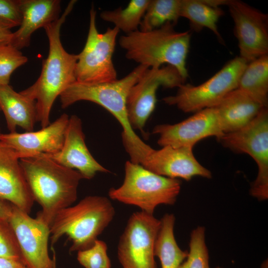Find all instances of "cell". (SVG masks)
<instances>
[{
	"label": "cell",
	"instance_id": "cell-33",
	"mask_svg": "<svg viewBox=\"0 0 268 268\" xmlns=\"http://www.w3.org/2000/svg\"><path fill=\"white\" fill-rule=\"evenodd\" d=\"M11 212V204L0 200V220L8 222Z\"/></svg>",
	"mask_w": 268,
	"mask_h": 268
},
{
	"label": "cell",
	"instance_id": "cell-1",
	"mask_svg": "<svg viewBox=\"0 0 268 268\" xmlns=\"http://www.w3.org/2000/svg\"><path fill=\"white\" fill-rule=\"evenodd\" d=\"M147 68L138 65L125 77L110 82L88 83L76 81L60 96L62 108L85 100L96 103L108 111L123 128V143L130 161L139 164L153 148L144 142L132 128L127 113V99L132 87Z\"/></svg>",
	"mask_w": 268,
	"mask_h": 268
},
{
	"label": "cell",
	"instance_id": "cell-14",
	"mask_svg": "<svg viewBox=\"0 0 268 268\" xmlns=\"http://www.w3.org/2000/svg\"><path fill=\"white\" fill-rule=\"evenodd\" d=\"M153 134L159 135L161 146L175 148H193L202 139L215 136L219 140L224 134L215 107L199 111L177 124L157 125Z\"/></svg>",
	"mask_w": 268,
	"mask_h": 268
},
{
	"label": "cell",
	"instance_id": "cell-2",
	"mask_svg": "<svg viewBox=\"0 0 268 268\" xmlns=\"http://www.w3.org/2000/svg\"><path fill=\"white\" fill-rule=\"evenodd\" d=\"M76 0H71L62 15L44 27L49 40V53L43 61L40 75L31 86L20 92L35 100L37 122L42 128L50 123L53 105L58 96L76 81L77 54H70L63 47L60 38L62 25L71 11Z\"/></svg>",
	"mask_w": 268,
	"mask_h": 268
},
{
	"label": "cell",
	"instance_id": "cell-15",
	"mask_svg": "<svg viewBox=\"0 0 268 268\" xmlns=\"http://www.w3.org/2000/svg\"><path fill=\"white\" fill-rule=\"evenodd\" d=\"M69 118L64 113L37 131L0 134V141L12 148L19 159L56 153L63 146Z\"/></svg>",
	"mask_w": 268,
	"mask_h": 268
},
{
	"label": "cell",
	"instance_id": "cell-39",
	"mask_svg": "<svg viewBox=\"0 0 268 268\" xmlns=\"http://www.w3.org/2000/svg\"></svg>",
	"mask_w": 268,
	"mask_h": 268
},
{
	"label": "cell",
	"instance_id": "cell-37",
	"mask_svg": "<svg viewBox=\"0 0 268 268\" xmlns=\"http://www.w3.org/2000/svg\"><path fill=\"white\" fill-rule=\"evenodd\" d=\"M27 268V267L26 266V268Z\"/></svg>",
	"mask_w": 268,
	"mask_h": 268
},
{
	"label": "cell",
	"instance_id": "cell-28",
	"mask_svg": "<svg viewBox=\"0 0 268 268\" xmlns=\"http://www.w3.org/2000/svg\"><path fill=\"white\" fill-rule=\"evenodd\" d=\"M28 61L21 52L9 44H0V85L9 84L10 76Z\"/></svg>",
	"mask_w": 268,
	"mask_h": 268
},
{
	"label": "cell",
	"instance_id": "cell-23",
	"mask_svg": "<svg viewBox=\"0 0 268 268\" xmlns=\"http://www.w3.org/2000/svg\"><path fill=\"white\" fill-rule=\"evenodd\" d=\"M242 90L264 107L268 104V55L248 63L239 81Z\"/></svg>",
	"mask_w": 268,
	"mask_h": 268
},
{
	"label": "cell",
	"instance_id": "cell-11",
	"mask_svg": "<svg viewBox=\"0 0 268 268\" xmlns=\"http://www.w3.org/2000/svg\"><path fill=\"white\" fill-rule=\"evenodd\" d=\"M184 82L178 70L171 66L147 68L132 87L127 96V113L133 129L143 131L155 109L156 91L160 86L178 88Z\"/></svg>",
	"mask_w": 268,
	"mask_h": 268
},
{
	"label": "cell",
	"instance_id": "cell-27",
	"mask_svg": "<svg viewBox=\"0 0 268 268\" xmlns=\"http://www.w3.org/2000/svg\"><path fill=\"white\" fill-rule=\"evenodd\" d=\"M205 231L204 227L199 226L192 231L188 256L179 268H210Z\"/></svg>",
	"mask_w": 268,
	"mask_h": 268
},
{
	"label": "cell",
	"instance_id": "cell-16",
	"mask_svg": "<svg viewBox=\"0 0 268 268\" xmlns=\"http://www.w3.org/2000/svg\"><path fill=\"white\" fill-rule=\"evenodd\" d=\"M141 165L157 175L170 178L188 181L195 176L212 177L211 172L199 163L190 147L165 146L158 150L153 148Z\"/></svg>",
	"mask_w": 268,
	"mask_h": 268
},
{
	"label": "cell",
	"instance_id": "cell-12",
	"mask_svg": "<svg viewBox=\"0 0 268 268\" xmlns=\"http://www.w3.org/2000/svg\"><path fill=\"white\" fill-rule=\"evenodd\" d=\"M17 240L22 259L28 268H56L48 252L50 227L11 204L8 220Z\"/></svg>",
	"mask_w": 268,
	"mask_h": 268
},
{
	"label": "cell",
	"instance_id": "cell-3",
	"mask_svg": "<svg viewBox=\"0 0 268 268\" xmlns=\"http://www.w3.org/2000/svg\"><path fill=\"white\" fill-rule=\"evenodd\" d=\"M19 161L34 201L42 207L37 217L50 227L59 211L75 201L83 178L77 170L63 166L45 154Z\"/></svg>",
	"mask_w": 268,
	"mask_h": 268
},
{
	"label": "cell",
	"instance_id": "cell-25",
	"mask_svg": "<svg viewBox=\"0 0 268 268\" xmlns=\"http://www.w3.org/2000/svg\"><path fill=\"white\" fill-rule=\"evenodd\" d=\"M149 2L150 0H132L125 8L120 7L102 11L100 17L128 34L138 30Z\"/></svg>",
	"mask_w": 268,
	"mask_h": 268
},
{
	"label": "cell",
	"instance_id": "cell-21",
	"mask_svg": "<svg viewBox=\"0 0 268 268\" xmlns=\"http://www.w3.org/2000/svg\"><path fill=\"white\" fill-rule=\"evenodd\" d=\"M0 109L10 133L15 132L17 126L33 131L37 122L35 100L16 92L9 84L0 85Z\"/></svg>",
	"mask_w": 268,
	"mask_h": 268
},
{
	"label": "cell",
	"instance_id": "cell-5",
	"mask_svg": "<svg viewBox=\"0 0 268 268\" xmlns=\"http://www.w3.org/2000/svg\"><path fill=\"white\" fill-rule=\"evenodd\" d=\"M115 214L108 198L86 197L57 213L50 226L51 246L66 235L71 242L70 252L87 249L110 224Z\"/></svg>",
	"mask_w": 268,
	"mask_h": 268
},
{
	"label": "cell",
	"instance_id": "cell-38",
	"mask_svg": "<svg viewBox=\"0 0 268 268\" xmlns=\"http://www.w3.org/2000/svg\"></svg>",
	"mask_w": 268,
	"mask_h": 268
},
{
	"label": "cell",
	"instance_id": "cell-19",
	"mask_svg": "<svg viewBox=\"0 0 268 268\" xmlns=\"http://www.w3.org/2000/svg\"><path fill=\"white\" fill-rule=\"evenodd\" d=\"M21 21L8 44L21 50L29 46L32 34L60 17L61 0H19Z\"/></svg>",
	"mask_w": 268,
	"mask_h": 268
},
{
	"label": "cell",
	"instance_id": "cell-31",
	"mask_svg": "<svg viewBox=\"0 0 268 268\" xmlns=\"http://www.w3.org/2000/svg\"><path fill=\"white\" fill-rule=\"evenodd\" d=\"M21 21L19 0H0V28L10 30Z\"/></svg>",
	"mask_w": 268,
	"mask_h": 268
},
{
	"label": "cell",
	"instance_id": "cell-36",
	"mask_svg": "<svg viewBox=\"0 0 268 268\" xmlns=\"http://www.w3.org/2000/svg\"><path fill=\"white\" fill-rule=\"evenodd\" d=\"M215 268H221V267H216Z\"/></svg>",
	"mask_w": 268,
	"mask_h": 268
},
{
	"label": "cell",
	"instance_id": "cell-18",
	"mask_svg": "<svg viewBox=\"0 0 268 268\" xmlns=\"http://www.w3.org/2000/svg\"><path fill=\"white\" fill-rule=\"evenodd\" d=\"M0 200L29 214L35 201L16 153L0 141Z\"/></svg>",
	"mask_w": 268,
	"mask_h": 268
},
{
	"label": "cell",
	"instance_id": "cell-32",
	"mask_svg": "<svg viewBox=\"0 0 268 268\" xmlns=\"http://www.w3.org/2000/svg\"><path fill=\"white\" fill-rule=\"evenodd\" d=\"M23 260L20 258H0V268H25Z\"/></svg>",
	"mask_w": 268,
	"mask_h": 268
},
{
	"label": "cell",
	"instance_id": "cell-6",
	"mask_svg": "<svg viewBox=\"0 0 268 268\" xmlns=\"http://www.w3.org/2000/svg\"><path fill=\"white\" fill-rule=\"evenodd\" d=\"M180 190L179 179L157 175L140 164L127 161L123 184L117 188L110 189L108 196L113 200L153 214L159 205H173Z\"/></svg>",
	"mask_w": 268,
	"mask_h": 268
},
{
	"label": "cell",
	"instance_id": "cell-17",
	"mask_svg": "<svg viewBox=\"0 0 268 268\" xmlns=\"http://www.w3.org/2000/svg\"><path fill=\"white\" fill-rule=\"evenodd\" d=\"M45 154L63 166L77 170L83 179H91L98 172H110L89 152L85 142L81 121L76 115L69 118L61 149L56 153Z\"/></svg>",
	"mask_w": 268,
	"mask_h": 268
},
{
	"label": "cell",
	"instance_id": "cell-26",
	"mask_svg": "<svg viewBox=\"0 0 268 268\" xmlns=\"http://www.w3.org/2000/svg\"><path fill=\"white\" fill-rule=\"evenodd\" d=\"M181 0H150L139 30L147 31L167 22L175 25L180 16Z\"/></svg>",
	"mask_w": 268,
	"mask_h": 268
},
{
	"label": "cell",
	"instance_id": "cell-20",
	"mask_svg": "<svg viewBox=\"0 0 268 268\" xmlns=\"http://www.w3.org/2000/svg\"><path fill=\"white\" fill-rule=\"evenodd\" d=\"M264 108L238 88L228 93L215 107L224 134L239 130L248 125Z\"/></svg>",
	"mask_w": 268,
	"mask_h": 268
},
{
	"label": "cell",
	"instance_id": "cell-9",
	"mask_svg": "<svg viewBox=\"0 0 268 268\" xmlns=\"http://www.w3.org/2000/svg\"><path fill=\"white\" fill-rule=\"evenodd\" d=\"M219 140L225 147L249 155L256 162L258 175L250 195L260 201L268 198V110L264 108L248 125L225 134Z\"/></svg>",
	"mask_w": 268,
	"mask_h": 268
},
{
	"label": "cell",
	"instance_id": "cell-34",
	"mask_svg": "<svg viewBox=\"0 0 268 268\" xmlns=\"http://www.w3.org/2000/svg\"><path fill=\"white\" fill-rule=\"evenodd\" d=\"M10 30L0 28V44H7L12 36Z\"/></svg>",
	"mask_w": 268,
	"mask_h": 268
},
{
	"label": "cell",
	"instance_id": "cell-4",
	"mask_svg": "<svg viewBox=\"0 0 268 268\" xmlns=\"http://www.w3.org/2000/svg\"><path fill=\"white\" fill-rule=\"evenodd\" d=\"M172 23L147 31L139 29L120 37L119 42L126 51L127 59L148 68H159L163 64L174 67L185 81L188 77L186 60L191 33L178 32Z\"/></svg>",
	"mask_w": 268,
	"mask_h": 268
},
{
	"label": "cell",
	"instance_id": "cell-22",
	"mask_svg": "<svg viewBox=\"0 0 268 268\" xmlns=\"http://www.w3.org/2000/svg\"><path fill=\"white\" fill-rule=\"evenodd\" d=\"M160 220L154 245V255L159 259L161 268H179L188 256V251L182 250L176 240L174 229L175 217L166 213Z\"/></svg>",
	"mask_w": 268,
	"mask_h": 268
},
{
	"label": "cell",
	"instance_id": "cell-8",
	"mask_svg": "<svg viewBox=\"0 0 268 268\" xmlns=\"http://www.w3.org/2000/svg\"><path fill=\"white\" fill-rule=\"evenodd\" d=\"M89 14L87 39L82 51L77 54L76 80L88 83L114 81L117 79V75L112 57L120 31L114 27L108 28L103 33H99L96 27V12L93 6Z\"/></svg>",
	"mask_w": 268,
	"mask_h": 268
},
{
	"label": "cell",
	"instance_id": "cell-7",
	"mask_svg": "<svg viewBox=\"0 0 268 268\" xmlns=\"http://www.w3.org/2000/svg\"><path fill=\"white\" fill-rule=\"evenodd\" d=\"M247 64L243 59L237 57L202 83L182 84L175 95L165 97L163 101L186 113L215 107L228 93L237 88Z\"/></svg>",
	"mask_w": 268,
	"mask_h": 268
},
{
	"label": "cell",
	"instance_id": "cell-35",
	"mask_svg": "<svg viewBox=\"0 0 268 268\" xmlns=\"http://www.w3.org/2000/svg\"><path fill=\"white\" fill-rule=\"evenodd\" d=\"M261 268H268V259L265 260L262 263Z\"/></svg>",
	"mask_w": 268,
	"mask_h": 268
},
{
	"label": "cell",
	"instance_id": "cell-10",
	"mask_svg": "<svg viewBox=\"0 0 268 268\" xmlns=\"http://www.w3.org/2000/svg\"><path fill=\"white\" fill-rule=\"evenodd\" d=\"M160 226L153 214L139 211L131 215L117 246L123 268H157L154 245Z\"/></svg>",
	"mask_w": 268,
	"mask_h": 268
},
{
	"label": "cell",
	"instance_id": "cell-30",
	"mask_svg": "<svg viewBox=\"0 0 268 268\" xmlns=\"http://www.w3.org/2000/svg\"><path fill=\"white\" fill-rule=\"evenodd\" d=\"M0 258L22 259L19 246L11 227L7 221L2 220H0Z\"/></svg>",
	"mask_w": 268,
	"mask_h": 268
},
{
	"label": "cell",
	"instance_id": "cell-29",
	"mask_svg": "<svg viewBox=\"0 0 268 268\" xmlns=\"http://www.w3.org/2000/svg\"><path fill=\"white\" fill-rule=\"evenodd\" d=\"M106 243L97 239L87 249L77 252V260L84 268H111Z\"/></svg>",
	"mask_w": 268,
	"mask_h": 268
},
{
	"label": "cell",
	"instance_id": "cell-13",
	"mask_svg": "<svg viewBox=\"0 0 268 268\" xmlns=\"http://www.w3.org/2000/svg\"><path fill=\"white\" fill-rule=\"evenodd\" d=\"M240 56L248 63L268 54V15L246 3L229 0Z\"/></svg>",
	"mask_w": 268,
	"mask_h": 268
},
{
	"label": "cell",
	"instance_id": "cell-24",
	"mask_svg": "<svg viewBox=\"0 0 268 268\" xmlns=\"http://www.w3.org/2000/svg\"><path fill=\"white\" fill-rule=\"evenodd\" d=\"M223 14L220 7L209 4L207 0H181L180 16L188 19L194 30L207 28L221 42L217 23Z\"/></svg>",
	"mask_w": 268,
	"mask_h": 268
}]
</instances>
